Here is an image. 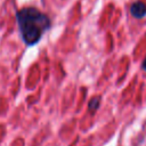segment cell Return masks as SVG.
I'll return each mask as SVG.
<instances>
[{
    "label": "cell",
    "instance_id": "cell-1",
    "mask_svg": "<svg viewBox=\"0 0 146 146\" xmlns=\"http://www.w3.org/2000/svg\"><path fill=\"white\" fill-rule=\"evenodd\" d=\"M19 32L27 46L36 43L42 34L50 27L49 17L36 8H23L16 14Z\"/></svg>",
    "mask_w": 146,
    "mask_h": 146
},
{
    "label": "cell",
    "instance_id": "cell-2",
    "mask_svg": "<svg viewBox=\"0 0 146 146\" xmlns=\"http://www.w3.org/2000/svg\"><path fill=\"white\" fill-rule=\"evenodd\" d=\"M130 11L133 17L136 18H141L146 15V5L141 1H136L135 3L131 5Z\"/></svg>",
    "mask_w": 146,
    "mask_h": 146
},
{
    "label": "cell",
    "instance_id": "cell-3",
    "mask_svg": "<svg viewBox=\"0 0 146 146\" xmlns=\"http://www.w3.org/2000/svg\"><path fill=\"white\" fill-rule=\"evenodd\" d=\"M98 105H99V98L98 97H95V98H92L91 100H90V103H89V110L90 111H96L97 108H98Z\"/></svg>",
    "mask_w": 146,
    "mask_h": 146
},
{
    "label": "cell",
    "instance_id": "cell-4",
    "mask_svg": "<svg viewBox=\"0 0 146 146\" xmlns=\"http://www.w3.org/2000/svg\"><path fill=\"white\" fill-rule=\"evenodd\" d=\"M143 68L146 71V58L144 59V62H143Z\"/></svg>",
    "mask_w": 146,
    "mask_h": 146
}]
</instances>
